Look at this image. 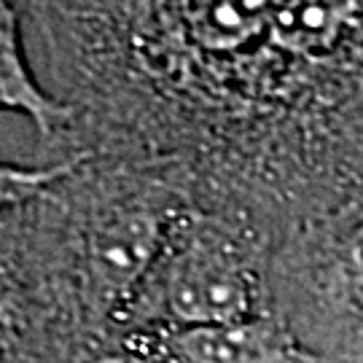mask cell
I'll return each instance as SVG.
<instances>
[{"instance_id":"5b68a950","label":"cell","mask_w":363,"mask_h":363,"mask_svg":"<svg viewBox=\"0 0 363 363\" xmlns=\"http://www.w3.org/2000/svg\"><path fill=\"white\" fill-rule=\"evenodd\" d=\"M325 288L334 310L363 337V202L347 208L345 223L331 234Z\"/></svg>"},{"instance_id":"8992f818","label":"cell","mask_w":363,"mask_h":363,"mask_svg":"<svg viewBox=\"0 0 363 363\" xmlns=\"http://www.w3.org/2000/svg\"><path fill=\"white\" fill-rule=\"evenodd\" d=\"M70 169H73V162L54 164V167H19V164L0 162V210L13 208L30 196L40 194L54 181L65 178Z\"/></svg>"},{"instance_id":"6da1fadb","label":"cell","mask_w":363,"mask_h":363,"mask_svg":"<svg viewBox=\"0 0 363 363\" xmlns=\"http://www.w3.org/2000/svg\"><path fill=\"white\" fill-rule=\"evenodd\" d=\"M143 315L169 328L240 323L259 318L261 283L242 245L232 234L183 220L169 226L164 245L135 288Z\"/></svg>"},{"instance_id":"277c9868","label":"cell","mask_w":363,"mask_h":363,"mask_svg":"<svg viewBox=\"0 0 363 363\" xmlns=\"http://www.w3.org/2000/svg\"><path fill=\"white\" fill-rule=\"evenodd\" d=\"M0 111L22 113L43 135H52L70 116V108L43 89L33 73L11 0H0Z\"/></svg>"},{"instance_id":"7a4b0ae2","label":"cell","mask_w":363,"mask_h":363,"mask_svg":"<svg viewBox=\"0 0 363 363\" xmlns=\"http://www.w3.org/2000/svg\"><path fill=\"white\" fill-rule=\"evenodd\" d=\"M167 352L175 363H315L267 315L240 323L175 328L169 331Z\"/></svg>"},{"instance_id":"52a82bcc","label":"cell","mask_w":363,"mask_h":363,"mask_svg":"<svg viewBox=\"0 0 363 363\" xmlns=\"http://www.w3.org/2000/svg\"><path fill=\"white\" fill-rule=\"evenodd\" d=\"M0 334H3V331H0Z\"/></svg>"},{"instance_id":"3957f363","label":"cell","mask_w":363,"mask_h":363,"mask_svg":"<svg viewBox=\"0 0 363 363\" xmlns=\"http://www.w3.org/2000/svg\"><path fill=\"white\" fill-rule=\"evenodd\" d=\"M169 226L148 210H127L105 218L91 237V272L111 298L135 294L164 245Z\"/></svg>"}]
</instances>
